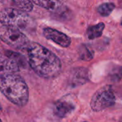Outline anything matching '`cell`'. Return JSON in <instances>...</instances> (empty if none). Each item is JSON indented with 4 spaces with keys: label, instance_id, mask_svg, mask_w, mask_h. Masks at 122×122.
Listing matches in <instances>:
<instances>
[{
    "label": "cell",
    "instance_id": "7c38bea8",
    "mask_svg": "<svg viewBox=\"0 0 122 122\" xmlns=\"http://www.w3.org/2000/svg\"><path fill=\"white\" fill-rule=\"evenodd\" d=\"M115 8V4L112 2H106L100 4L98 8L97 11L100 15L102 16H108L112 14L113 10Z\"/></svg>",
    "mask_w": 122,
    "mask_h": 122
},
{
    "label": "cell",
    "instance_id": "e0dca14e",
    "mask_svg": "<svg viewBox=\"0 0 122 122\" xmlns=\"http://www.w3.org/2000/svg\"><path fill=\"white\" fill-rule=\"evenodd\" d=\"M121 24L122 25V19H121Z\"/></svg>",
    "mask_w": 122,
    "mask_h": 122
},
{
    "label": "cell",
    "instance_id": "9c48e42d",
    "mask_svg": "<svg viewBox=\"0 0 122 122\" xmlns=\"http://www.w3.org/2000/svg\"><path fill=\"white\" fill-rule=\"evenodd\" d=\"M19 65L9 57L1 56V74L19 71Z\"/></svg>",
    "mask_w": 122,
    "mask_h": 122
},
{
    "label": "cell",
    "instance_id": "5b68a950",
    "mask_svg": "<svg viewBox=\"0 0 122 122\" xmlns=\"http://www.w3.org/2000/svg\"><path fill=\"white\" fill-rule=\"evenodd\" d=\"M116 97L111 86H105L98 89L93 95L90 107L96 112L103 111L114 105Z\"/></svg>",
    "mask_w": 122,
    "mask_h": 122
},
{
    "label": "cell",
    "instance_id": "4fadbf2b",
    "mask_svg": "<svg viewBox=\"0 0 122 122\" xmlns=\"http://www.w3.org/2000/svg\"><path fill=\"white\" fill-rule=\"evenodd\" d=\"M5 55L7 57H9V58L11 59L12 60H14V61H16L19 65V66L25 67L26 66V59L20 54L16 53V52H13L11 51H6V52H5Z\"/></svg>",
    "mask_w": 122,
    "mask_h": 122
},
{
    "label": "cell",
    "instance_id": "8fae6325",
    "mask_svg": "<svg viewBox=\"0 0 122 122\" xmlns=\"http://www.w3.org/2000/svg\"><path fill=\"white\" fill-rule=\"evenodd\" d=\"M105 28V24L102 22L98 24L91 26L87 29V36L89 39H94L102 36L104 29Z\"/></svg>",
    "mask_w": 122,
    "mask_h": 122
},
{
    "label": "cell",
    "instance_id": "9a60e30c",
    "mask_svg": "<svg viewBox=\"0 0 122 122\" xmlns=\"http://www.w3.org/2000/svg\"><path fill=\"white\" fill-rule=\"evenodd\" d=\"M14 5L19 9V10L23 11H31L33 9L34 5L33 2L29 1H19V0H15L13 1Z\"/></svg>",
    "mask_w": 122,
    "mask_h": 122
},
{
    "label": "cell",
    "instance_id": "52a82bcc",
    "mask_svg": "<svg viewBox=\"0 0 122 122\" xmlns=\"http://www.w3.org/2000/svg\"><path fill=\"white\" fill-rule=\"evenodd\" d=\"M90 72L86 68L79 67L72 70L69 82L71 87H76L86 84L90 79Z\"/></svg>",
    "mask_w": 122,
    "mask_h": 122
},
{
    "label": "cell",
    "instance_id": "8992f818",
    "mask_svg": "<svg viewBox=\"0 0 122 122\" xmlns=\"http://www.w3.org/2000/svg\"><path fill=\"white\" fill-rule=\"evenodd\" d=\"M43 34L44 36L59 44L62 47H68L71 44V39L66 34L55 29L53 28H45L44 29Z\"/></svg>",
    "mask_w": 122,
    "mask_h": 122
},
{
    "label": "cell",
    "instance_id": "ac0fdd59",
    "mask_svg": "<svg viewBox=\"0 0 122 122\" xmlns=\"http://www.w3.org/2000/svg\"></svg>",
    "mask_w": 122,
    "mask_h": 122
},
{
    "label": "cell",
    "instance_id": "ba28073f",
    "mask_svg": "<svg viewBox=\"0 0 122 122\" xmlns=\"http://www.w3.org/2000/svg\"><path fill=\"white\" fill-rule=\"evenodd\" d=\"M75 110V104L70 100L61 99L55 104L54 113L59 118H65Z\"/></svg>",
    "mask_w": 122,
    "mask_h": 122
},
{
    "label": "cell",
    "instance_id": "277c9868",
    "mask_svg": "<svg viewBox=\"0 0 122 122\" xmlns=\"http://www.w3.org/2000/svg\"><path fill=\"white\" fill-rule=\"evenodd\" d=\"M0 38L2 41L15 49H26L30 44L29 39L19 29L3 24L0 27Z\"/></svg>",
    "mask_w": 122,
    "mask_h": 122
},
{
    "label": "cell",
    "instance_id": "30bf717a",
    "mask_svg": "<svg viewBox=\"0 0 122 122\" xmlns=\"http://www.w3.org/2000/svg\"><path fill=\"white\" fill-rule=\"evenodd\" d=\"M34 4L49 11H56L62 9L64 4L61 1H34Z\"/></svg>",
    "mask_w": 122,
    "mask_h": 122
},
{
    "label": "cell",
    "instance_id": "7a4b0ae2",
    "mask_svg": "<svg viewBox=\"0 0 122 122\" xmlns=\"http://www.w3.org/2000/svg\"><path fill=\"white\" fill-rule=\"evenodd\" d=\"M0 89L4 97L11 103L24 107L29 100V88L24 79L16 73L1 74Z\"/></svg>",
    "mask_w": 122,
    "mask_h": 122
},
{
    "label": "cell",
    "instance_id": "6da1fadb",
    "mask_svg": "<svg viewBox=\"0 0 122 122\" xmlns=\"http://www.w3.org/2000/svg\"><path fill=\"white\" fill-rule=\"evenodd\" d=\"M26 50L29 64L38 76L51 79L60 74L61 61L50 50L36 42L30 43Z\"/></svg>",
    "mask_w": 122,
    "mask_h": 122
},
{
    "label": "cell",
    "instance_id": "5bb4252c",
    "mask_svg": "<svg viewBox=\"0 0 122 122\" xmlns=\"http://www.w3.org/2000/svg\"><path fill=\"white\" fill-rule=\"evenodd\" d=\"M79 54L80 59L84 61H89L94 57V53L86 46L81 45L79 48Z\"/></svg>",
    "mask_w": 122,
    "mask_h": 122
},
{
    "label": "cell",
    "instance_id": "2e32d148",
    "mask_svg": "<svg viewBox=\"0 0 122 122\" xmlns=\"http://www.w3.org/2000/svg\"><path fill=\"white\" fill-rule=\"evenodd\" d=\"M119 122H122V117L120 119V120H119Z\"/></svg>",
    "mask_w": 122,
    "mask_h": 122
},
{
    "label": "cell",
    "instance_id": "3957f363",
    "mask_svg": "<svg viewBox=\"0 0 122 122\" xmlns=\"http://www.w3.org/2000/svg\"><path fill=\"white\" fill-rule=\"evenodd\" d=\"M0 21L3 25L24 29L31 24V19L26 12L12 7H6L1 11Z\"/></svg>",
    "mask_w": 122,
    "mask_h": 122
}]
</instances>
